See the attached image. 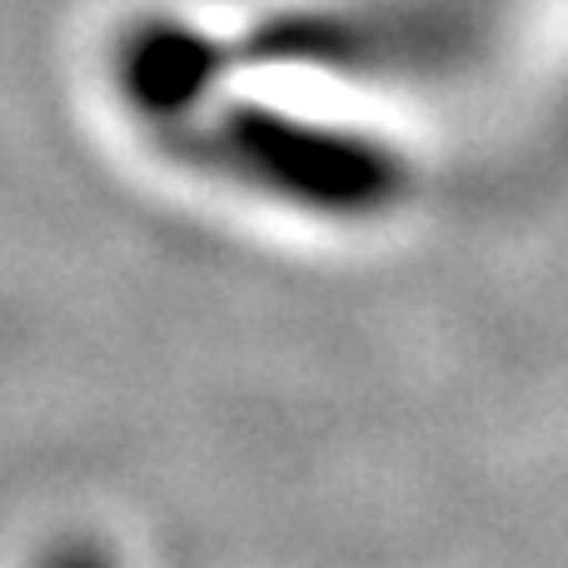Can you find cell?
<instances>
[{
	"mask_svg": "<svg viewBox=\"0 0 568 568\" xmlns=\"http://www.w3.org/2000/svg\"><path fill=\"white\" fill-rule=\"evenodd\" d=\"M195 145L205 150L200 160H215L250 185L320 215H374L389 210L404 190V165L394 150L260 105L225 110Z\"/></svg>",
	"mask_w": 568,
	"mask_h": 568,
	"instance_id": "6da1fadb",
	"label": "cell"
},
{
	"mask_svg": "<svg viewBox=\"0 0 568 568\" xmlns=\"http://www.w3.org/2000/svg\"><path fill=\"white\" fill-rule=\"evenodd\" d=\"M210 75H215V45H205L195 30L155 26L125 55V85L150 115H180L185 105H195Z\"/></svg>",
	"mask_w": 568,
	"mask_h": 568,
	"instance_id": "7a4b0ae2",
	"label": "cell"
},
{
	"mask_svg": "<svg viewBox=\"0 0 568 568\" xmlns=\"http://www.w3.org/2000/svg\"><path fill=\"white\" fill-rule=\"evenodd\" d=\"M40 568H115V564L95 544H60V549H50V559Z\"/></svg>",
	"mask_w": 568,
	"mask_h": 568,
	"instance_id": "3957f363",
	"label": "cell"
}]
</instances>
